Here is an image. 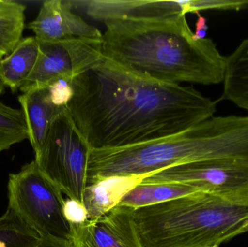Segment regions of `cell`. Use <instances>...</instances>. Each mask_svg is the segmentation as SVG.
Instances as JSON below:
<instances>
[{
  "label": "cell",
  "mask_w": 248,
  "mask_h": 247,
  "mask_svg": "<svg viewBox=\"0 0 248 247\" xmlns=\"http://www.w3.org/2000/svg\"><path fill=\"white\" fill-rule=\"evenodd\" d=\"M91 151L66 108L52 122L34 160L62 194L82 203Z\"/></svg>",
  "instance_id": "cell-5"
},
{
  "label": "cell",
  "mask_w": 248,
  "mask_h": 247,
  "mask_svg": "<svg viewBox=\"0 0 248 247\" xmlns=\"http://www.w3.org/2000/svg\"><path fill=\"white\" fill-rule=\"evenodd\" d=\"M134 209L123 204L95 220L71 225L72 247H145L140 237Z\"/></svg>",
  "instance_id": "cell-9"
},
{
  "label": "cell",
  "mask_w": 248,
  "mask_h": 247,
  "mask_svg": "<svg viewBox=\"0 0 248 247\" xmlns=\"http://www.w3.org/2000/svg\"></svg>",
  "instance_id": "cell-26"
},
{
  "label": "cell",
  "mask_w": 248,
  "mask_h": 247,
  "mask_svg": "<svg viewBox=\"0 0 248 247\" xmlns=\"http://www.w3.org/2000/svg\"><path fill=\"white\" fill-rule=\"evenodd\" d=\"M62 213L70 225L81 224L88 220V213L84 204L68 197L64 201Z\"/></svg>",
  "instance_id": "cell-21"
},
{
  "label": "cell",
  "mask_w": 248,
  "mask_h": 247,
  "mask_svg": "<svg viewBox=\"0 0 248 247\" xmlns=\"http://www.w3.org/2000/svg\"><path fill=\"white\" fill-rule=\"evenodd\" d=\"M223 83L224 99L248 110V38L226 58Z\"/></svg>",
  "instance_id": "cell-15"
},
{
  "label": "cell",
  "mask_w": 248,
  "mask_h": 247,
  "mask_svg": "<svg viewBox=\"0 0 248 247\" xmlns=\"http://www.w3.org/2000/svg\"><path fill=\"white\" fill-rule=\"evenodd\" d=\"M46 87L54 104L58 107H67L74 94L71 81L64 79L57 80Z\"/></svg>",
  "instance_id": "cell-20"
},
{
  "label": "cell",
  "mask_w": 248,
  "mask_h": 247,
  "mask_svg": "<svg viewBox=\"0 0 248 247\" xmlns=\"http://www.w3.org/2000/svg\"><path fill=\"white\" fill-rule=\"evenodd\" d=\"M19 96V102L24 114L29 139L36 153L43 145L52 122L67 107L55 105L46 86H35Z\"/></svg>",
  "instance_id": "cell-12"
},
{
  "label": "cell",
  "mask_w": 248,
  "mask_h": 247,
  "mask_svg": "<svg viewBox=\"0 0 248 247\" xmlns=\"http://www.w3.org/2000/svg\"><path fill=\"white\" fill-rule=\"evenodd\" d=\"M198 15L199 17H198V21L196 23V30H195L194 34H195V38H197V39H205L207 30L208 29L207 20L205 17L201 15L199 13Z\"/></svg>",
  "instance_id": "cell-23"
},
{
  "label": "cell",
  "mask_w": 248,
  "mask_h": 247,
  "mask_svg": "<svg viewBox=\"0 0 248 247\" xmlns=\"http://www.w3.org/2000/svg\"><path fill=\"white\" fill-rule=\"evenodd\" d=\"M74 9L84 10L87 15L106 22L117 19L167 18L195 13L194 0L153 1V0H69Z\"/></svg>",
  "instance_id": "cell-10"
},
{
  "label": "cell",
  "mask_w": 248,
  "mask_h": 247,
  "mask_svg": "<svg viewBox=\"0 0 248 247\" xmlns=\"http://www.w3.org/2000/svg\"><path fill=\"white\" fill-rule=\"evenodd\" d=\"M104 23L103 56L128 69L167 84L224 81L226 57L211 39L195 38L186 15Z\"/></svg>",
  "instance_id": "cell-2"
},
{
  "label": "cell",
  "mask_w": 248,
  "mask_h": 247,
  "mask_svg": "<svg viewBox=\"0 0 248 247\" xmlns=\"http://www.w3.org/2000/svg\"><path fill=\"white\" fill-rule=\"evenodd\" d=\"M39 55L22 92L35 86H46L57 80L71 81L103 58L102 42L71 39L60 42L38 39Z\"/></svg>",
  "instance_id": "cell-8"
},
{
  "label": "cell",
  "mask_w": 248,
  "mask_h": 247,
  "mask_svg": "<svg viewBox=\"0 0 248 247\" xmlns=\"http://www.w3.org/2000/svg\"><path fill=\"white\" fill-rule=\"evenodd\" d=\"M71 84L67 110L92 149L174 134L214 117L217 109L193 87L156 81L104 56Z\"/></svg>",
  "instance_id": "cell-1"
},
{
  "label": "cell",
  "mask_w": 248,
  "mask_h": 247,
  "mask_svg": "<svg viewBox=\"0 0 248 247\" xmlns=\"http://www.w3.org/2000/svg\"><path fill=\"white\" fill-rule=\"evenodd\" d=\"M62 194L34 160L17 174L9 175L7 208L41 236L69 241L71 225L62 213Z\"/></svg>",
  "instance_id": "cell-6"
},
{
  "label": "cell",
  "mask_w": 248,
  "mask_h": 247,
  "mask_svg": "<svg viewBox=\"0 0 248 247\" xmlns=\"http://www.w3.org/2000/svg\"><path fill=\"white\" fill-rule=\"evenodd\" d=\"M217 159L248 160V116H214L155 140L92 149L87 185L113 176H149L176 165Z\"/></svg>",
  "instance_id": "cell-3"
},
{
  "label": "cell",
  "mask_w": 248,
  "mask_h": 247,
  "mask_svg": "<svg viewBox=\"0 0 248 247\" xmlns=\"http://www.w3.org/2000/svg\"><path fill=\"white\" fill-rule=\"evenodd\" d=\"M144 184H180L220 197H248V160L217 159L170 167L146 177Z\"/></svg>",
  "instance_id": "cell-7"
},
{
  "label": "cell",
  "mask_w": 248,
  "mask_h": 247,
  "mask_svg": "<svg viewBox=\"0 0 248 247\" xmlns=\"http://www.w3.org/2000/svg\"><path fill=\"white\" fill-rule=\"evenodd\" d=\"M147 176H113L87 185L83 194L82 204L88 213V220L105 216L120 204L128 191Z\"/></svg>",
  "instance_id": "cell-13"
},
{
  "label": "cell",
  "mask_w": 248,
  "mask_h": 247,
  "mask_svg": "<svg viewBox=\"0 0 248 247\" xmlns=\"http://www.w3.org/2000/svg\"><path fill=\"white\" fill-rule=\"evenodd\" d=\"M26 139L29 131L23 111L0 102V152Z\"/></svg>",
  "instance_id": "cell-19"
},
{
  "label": "cell",
  "mask_w": 248,
  "mask_h": 247,
  "mask_svg": "<svg viewBox=\"0 0 248 247\" xmlns=\"http://www.w3.org/2000/svg\"><path fill=\"white\" fill-rule=\"evenodd\" d=\"M196 192L199 191L185 184L141 183L124 196L120 204L137 210L161 204Z\"/></svg>",
  "instance_id": "cell-16"
},
{
  "label": "cell",
  "mask_w": 248,
  "mask_h": 247,
  "mask_svg": "<svg viewBox=\"0 0 248 247\" xmlns=\"http://www.w3.org/2000/svg\"><path fill=\"white\" fill-rule=\"evenodd\" d=\"M3 57H4V55H3L2 54L0 53V64H1V60H2ZM4 87H5V86L3 84L2 81H1V76H0V94H1V93L3 92V91H4Z\"/></svg>",
  "instance_id": "cell-24"
},
{
  "label": "cell",
  "mask_w": 248,
  "mask_h": 247,
  "mask_svg": "<svg viewBox=\"0 0 248 247\" xmlns=\"http://www.w3.org/2000/svg\"><path fill=\"white\" fill-rule=\"evenodd\" d=\"M26 6L11 0H0V53L10 55L20 42L25 27Z\"/></svg>",
  "instance_id": "cell-17"
},
{
  "label": "cell",
  "mask_w": 248,
  "mask_h": 247,
  "mask_svg": "<svg viewBox=\"0 0 248 247\" xmlns=\"http://www.w3.org/2000/svg\"><path fill=\"white\" fill-rule=\"evenodd\" d=\"M69 0H46L29 23L35 37L43 42L83 39L102 42L103 33L74 11Z\"/></svg>",
  "instance_id": "cell-11"
},
{
  "label": "cell",
  "mask_w": 248,
  "mask_h": 247,
  "mask_svg": "<svg viewBox=\"0 0 248 247\" xmlns=\"http://www.w3.org/2000/svg\"></svg>",
  "instance_id": "cell-25"
},
{
  "label": "cell",
  "mask_w": 248,
  "mask_h": 247,
  "mask_svg": "<svg viewBox=\"0 0 248 247\" xmlns=\"http://www.w3.org/2000/svg\"><path fill=\"white\" fill-rule=\"evenodd\" d=\"M39 55V41L35 36L22 39L0 64V76L4 85L13 92L20 89L33 71Z\"/></svg>",
  "instance_id": "cell-14"
},
{
  "label": "cell",
  "mask_w": 248,
  "mask_h": 247,
  "mask_svg": "<svg viewBox=\"0 0 248 247\" xmlns=\"http://www.w3.org/2000/svg\"><path fill=\"white\" fill-rule=\"evenodd\" d=\"M41 238L10 209L0 216V247H34Z\"/></svg>",
  "instance_id": "cell-18"
},
{
  "label": "cell",
  "mask_w": 248,
  "mask_h": 247,
  "mask_svg": "<svg viewBox=\"0 0 248 247\" xmlns=\"http://www.w3.org/2000/svg\"><path fill=\"white\" fill-rule=\"evenodd\" d=\"M145 247H219L248 233V197L196 192L134 210Z\"/></svg>",
  "instance_id": "cell-4"
},
{
  "label": "cell",
  "mask_w": 248,
  "mask_h": 247,
  "mask_svg": "<svg viewBox=\"0 0 248 247\" xmlns=\"http://www.w3.org/2000/svg\"><path fill=\"white\" fill-rule=\"evenodd\" d=\"M34 247H72L69 241L52 236H42L40 242Z\"/></svg>",
  "instance_id": "cell-22"
}]
</instances>
